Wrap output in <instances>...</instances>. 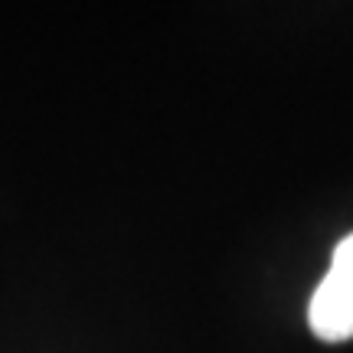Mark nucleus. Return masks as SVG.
Masks as SVG:
<instances>
[{"mask_svg":"<svg viewBox=\"0 0 353 353\" xmlns=\"http://www.w3.org/2000/svg\"><path fill=\"white\" fill-rule=\"evenodd\" d=\"M307 321L321 341H347L353 337V278L327 272L317 285Z\"/></svg>","mask_w":353,"mask_h":353,"instance_id":"f257e3e1","label":"nucleus"},{"mask_svg":"<svg viewBox=\"0 0 353 353\" xmlns=\"http://www.w3.org/2000/svg\"><path fill=\"white\" fill-rule=\"evenodd\" d=\"M330 272H337V275H350V278H353V236L341 239V245L334 249V262H330Z\"/></svg>","mask_w":353,"mask_h":353,"instance_id":"f03ea898","label":"nucleus"}]
</instances>
